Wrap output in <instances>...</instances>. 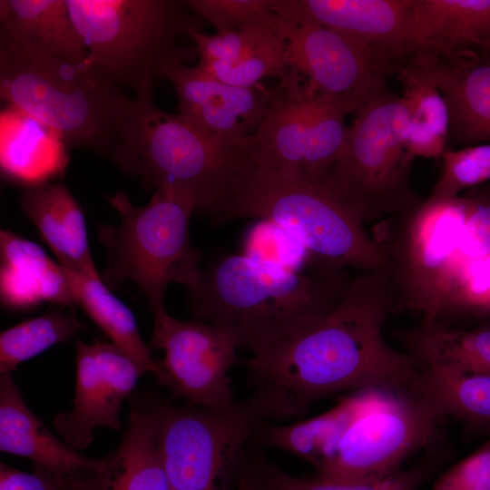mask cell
I'll use <instances>...</instances> for the list:
<instances>
[{
    "mask_svg": "<svg viewBox=\"0 0 490 490\" xmlns=\"http://www.w3.org/2000/svg\"><path fill=\"white\" fill-rule=\"evenodd\" d=\"M387 271L358 273L334 307L286 340L243 361L273 419L303 415L315 402L345 390L408 387L419 365L391 348L382 328L396 311Z\"/></svg>",
    "mask_w": 490,
    "mask_h": 490,
    "instance_id": "obj_1",
    "label": "cell"
},
{
    "mask_svg": "<svg viewBox=\"0 0 490 490\" xmlns=\"http://www.w3.org/2000/svg\"><path fill=\"white\" fill-rule=\"evenodd\" d=\"M0 96L52 129L67 148L91 152L137 176L152 86L129 98L87 60L35 56L0 44Z\"/></svg>",
    "mask_w": 490,
    "mask_h": 490,
    "instance_id": "obj_2",
    "label": "cell"
},
{
    "mask_svg": "<svg viewBox=\"0 0 490 490\" xmlns=\"http://www.w3.org/2000/svg\"><path fill=\"white\" fill-rule=\"evenodd\" d=\"M345 272L288 270L243 254H225L201 270L190 290L194 319L225 331L239 349L259 355L328 312L348 280Z\"/></svg>",
    "mask_w": 490,
    "mask_h": 490,
    "instance_id": "obj_3",
    "label": "cell"
},
{
    "mask_svg": "<svg viewBox=\"0 0 490 490\" xmlns=\"http://www.w3.org/2000/svg\"><path fill=\"white\" fill-rule=\"evenodd\" d=\"M211 215L215 223L247 217L269 220L298 241L318 269L358 273L390 270L365 220L327 177L251 164L233 194Z\"/></svg>",
    "mask_w": 490,
    "mask_h": 490,
    "instance_id": "obj_4",
    "label": "cell"
},
{
    "mask_svg": "<svg viewBox=\"0 0 490 490\" xmlns=\"http://www.w3.org/2000/svg\"><path fill=\"white\" fill-rule=\"evenodd\" d=\"M120 215L118 225L99 228L108 263L102 275L106 286L132 281L147 299L152 315L165 309L169 284L193 289L202 255L190 242V220L196 208L189 197L157 189L144 206L132 204L122 191L109 197Z\"/></svg>",
    "mask_w": 490,
    "mask_h": 490,
    "instance_id": "obj_5",
    "label": "cell"
},
{
    "mask_svg": "<svg viewBox=\"0 0 490 490\" xmlns=\"http://www.w3.org/2000/svg\"><path fill=\"white\" fill-rule=\"evenodd\" d=\"M66 4L87 49V61L136 94L153 86L169 64L183 62L177 39L201 30L185 1L66 0Z\"/></svg>",
    "mask_w": 490,
    "mask_h": 490,
    "instance_id": "obj_6",
    "label": "cell"
},
{
    "mask_svg": "<svg viewBox=\"0 0 490 490\" xmlns=\"http://www.w3.org/2000/svg\"><path fill=\"white\" fill-rule=\"evenodd\" d=\"M152 421L170 490H230L257 427L270 420L256 393L221 409L154 401Z\"/></svg>",
    "mask_w": 490,
    "mask_h": 490,
    "instance_id": "obj_7",
    "label": "cell"
},
{
    "mask_svg": "<svg viewBox=\"0 0 490 490\" xmlns=\"http://www.w3.org/2000/svg\"><path fill=\"white\" fill-rule=\"evenodd\" d=\"M466 195H429L387 217L373 236L390 263L396 311L422 313L440 319L458 263L460 241L469 210Z\"/></svg>",
    "mask_w": 490,
    "mask_h": 490,
    "instance_id": "obj_8",
    "label": "cell"
},
{
    "mask_svg": "<svg viewBox=\"0 0 490 490\" xmlns=\"http://www.w3.org/2000/svg\"><path fill=\"white\" fill-rule=\"evenodd\" d=\"M343 151L326 176L365 220L393 216L421 198L410 183L414 157L406 148L409 117L387 88L354 113Z\"/></svg>",
    "mask_w": 490,
    "mask_h": 490,
    "instance_id": "obj_9",
    "label": "cell"
},
{
    "mask_svg": "<svg viewBox=\"0 0 490 490\" xmlns=\"http://www.w3.org/2000/svg\"><path fill=\"white\" fill-rule=\"evenodd\" d=\"M251 164L242 147L208 134L154 102L149 106L137 172L149 188L181 193L211 214L233 194Z\"/></svg>",
    "mask_w": 490,
    "mask_h": 490,
    "instance_id": "obj_10",
    "label": "cell"
},
{
    "mask_svg": "<svg viewBox=\"0 0 490 490\" xmlns=\"http://www.w3.org/2000/svg\"><path fill=\"white\" fill-rule=\"evenodd\" d=\"M444 420L410 386L380 390L345 430L317 476L338 482L387 476L434 443Z\"/></svg>",
    "mask_w": 490,
    "mask_h": 490,
    "instance_id": "obj_11",
    "label": "cell"
},
{
    "mask_svg": "<svg viewBox=\"0 0 490 490\" xmlns=\"http://www.w3.org/2000/svg\"><path fill=\"white\" fill-rule=\"evenodd\" d=\"M304 84L279 83L270 90L266 115L244 142L252 165L298 169L309 176H328L343 151L351 112L345 106L304 92Z\"/></svg>",
    "mask_w": 490,
    "mask_h": 490,
    "instance_id": "obj_12",
    "label": "cell"
},
{
    "mask_svg": "<svg viewBox=\"0 0 490 490\" xmlns=\"http://www.w3.org/2000/svg\"><path fill=\"white\" fill-rule=\"evenodd\" d=\"M151 348L163 349L154 376L158 383L188 405L221 409L233 406L230 370L240 362L238 346L212 324L180 320L165 309L153 314Z\"/></svg>",
    "mask_w": 490,
    "mask_h": 490,
    "instance_id": "obj_13",
    "label": "cell"
},
{
    "mask_svg": "<svg viewBox=\"0 0 490 490\" xmlns=\"http://www.w3.org/2000/svg\"><path fill=\"white\" fill-rule=\"evenodd\" d=\"M292 68L307 79L304 92L334 101L351 113L386 87L390 74L365 46L335 30L294 24L273 13Z\"/></svg>",
    "mask_w": 490,
    "mask_h": 490,
    "instance_id": "obj_14",
    "label": "cell"
},
{
    "mask_svg": "<svg viewBox=\"0 0 490 490\" xmlns=\"http://www.w3.org/2000/svg\"><path fill=\"white\" fill-rule=\"evenodd\" d=\"M76 381L73 408L54 418L63 441L77 450L93 440L94 429L120 430L121 406L142 371L121 348L107 342L75 340Z\"/></svg>",
    "mask_w": 490,
    "mask_h": 490,
    "instance_id": "obj_15",
    "label": "cell"
},
{
    "mask_svg": "<svg viewBox=\"0 0 490 490\" xmlns=\"http://www.w3.org/2000/svg\"><path fill=\"white\" fill-rule=\"evenodd\" d=\"M412 0H274L271 12L294 24L335 30L369 50L389 73L410 57Z\"/></svg>",
    "mask_w": 490,
    "mask_h": 490,
    "instance_id": "obj_16",
    "label": "cell"
},
{
    "mask_svg": "<svg viewBox=\"0 0 490 490\" xmlns=\"http://www.w3.org/2000/svg\"><path fill=\"white\" fill-rule=\"evenodd\" d=\"M162 78L170 81L183 119L216 138L244 147L260 128L268 109L270 90L225 83L200 64H169Z\"/></svg>",
    "mask_w": 490,
    "mask_h": 490,
    "instance_id": "obj_17",
    "label": "cell"
},
{
    "mask_svg": "<svg viewBox=\"0 0 490 490\" xmlns=\"http://www.w3.org/2000/svg\"><path fill=\"white\" fill-rule=\"evenodd\" d=\"M0 450L32 460L69 487L90 485L105 463L58 439L28 408L11 373L0 377Z\"/></svg>",
    "mask_w": 490,
    "mask_h": 490,
    "instance_id": "obj_18",
    "label": "cell"
},
{
    "mask_svg": "<svg viewBox=\"0 0 490 490\" xmlns=\"http://www.w3.org/2000/svg\"><path fill=\"white\" fill-rule=\"evenodd\" d=\"M410 58L456 61L490 52V0H412Z\"/></svg>",
    "mask_w": 490,
    "mask_h": 490,
    "instance_id": "obj_19",
    "label": "cell"
},
{
    "mask_svg": "<svg viewBox=\"0 0 490 490\" xmlns=\"http://www.w3.org/2000/svg\"><path fill=\"white\" fill-rule=\"evenodd\" d=\"M447 104L449 142L465 147L490 142V52L456 61L412 57Z\"/></svg>",
    "mask_w": 490,
    "mask_h": 490,
    "instance_id": "obj_20",
    "label": "cell"
},
{
    "mask_svg": "<svg viewBox=\"0 0 490 490\" xmlns=\"http://www.w3.org/2000/svg\"><path fill=\"white\" fill-rule=\"evenodd\" d=\"M0 262V297L6 309L27 310L46 302L77 305L72 272L38 244L2 230Z\"/></svg>",
    "mask_w": 490,
    "mask_h": 490,
    "instance_id": "obj_21",
    "label": "cell"
},
{
    "mask_svg": "<svg viewBox=\"0 0 490 490\" xmlns=\"http://www.w3.org/2000/svg\"><path fill=\"white\" fill-rule=\"evenodd\" d=\"M0 44L35 56L73 63L88 59L66 0H1Z\"/></svg>",
    "mask_w": 490,
    "mask_h": 490,
    "instance_id": "obj_22",
    "label": "cell"
},
{
    "mask_svg": "<svg viewBox=\"0 0 490 490\" xmlns=\"http://www.w3.org/2000/svg\"><path fill=\"white\" fill-rule=\"evenodd\" d=\"M19 204L60 265L76 274L100 276L92 258L82 207L63 181L24 188Z\"/></svg>",
    "mask_w": 490,
    "mask_h": 490,
    "instance_id": "obj_23",
    "label": "cell"
},
{
    "mask_svg": "<svg viewBox=\"0 0 490 490\" xmlns=\"http://www.w3.org/2000/svg\"><path fill=\"white\" fill-rule=\"evenodd\" d=\"M67 147L48 126L6 106L0 113V167L5 179L24 188L53 182L69 163Z\"/></svg>",
    "mask_w": 490,
    "mask_h": 490,
    "instance_id": "obj_24",
    "label": "cell"
},
{
    "mask_svg": "<svg viewBox=\"0 0 490 490\" xmlns=\"http://www.w3.org/2000/svg\"><path fill=\"white\" fill-rule=\"evenodd\" d=\"M380 390L355 391L331 409L307 420L281 426L264 422L255 430L252 440L299 456L319 472L334 453L345 430Z\"/></svg>",
    "mask_w": 490,
    "mask_h": 490,
    "instance_id": "obj_25",
    "label": "cell"
},
{
    "mask_svg": "<svg viewBox=\"0 0 490 490\" xmlns=\"http://www.w3.org/2000/svg\"><path fill=\"white\" fill-rule=\"evenodd\" d=\"M84 490H170L151 416L133 404L120 446Z\"/></svg>",
    "mask_w": 490,
    "mask_h": 490,
    "instance_id": "obj_26",
    "label": "cell"
},
{
    "mask_svg": "<svg viewBox=\"0 0 490 490\" xmlns=\"http://www.w3.org/2000/svg\"><path fill=\"white\" fill-rule=\"evenodd\" d=\"M410 387L444 418L490 434V375L452 366L419 365Z\"/></svg>",
    "mask_w": 490,
    "mask_h": 490,
    "instance_id": "obj_27",
    "label": "cell"
},
{
    "mask_svg": "<svg viewBox=\"0 0 490 490\" xmlns=\"http://www.w3.org/2000/svg\"><path fill=\"white\" fill-rule=\"evenodd\" d=\"M398 337L418 365L452 366L490 375V324L461 329L442 320H422Z\"/></svg>",
    "mask_w": 490,
    "mask_h": 490,
    "instance_id": "obj_28",
    "label": "cell"
},
{
    "mask_svg": "<svg viewBox=\"0 0 490 490\" xmlns=\"http://www.w3.org/2000/svg\"><path fill=\"white\" fill-rule=\"evenodd\" d=\"M440 465L436 456L387 476L357 482H338L298 477L285 473L266 459L258 449H245L239 472L254 490H417Z\"/></svg>",
    "mask_w": 490,
    "mask_h": 490,
    "instance_id": "obj_29",
    "label": "cell"
},
{
    "mask_svg": "<svg viewBox=\"0 0 490 490\" xmlns=\"http://www.w3.org/2000/svg\"><path fill=\"white\" fill-rule=\"evenodd\" d=\"M403 99L409 122L406 148L414 158L442 157L449 141L450 117L441 92L422 67L410 59L400 68Z\"/></svg>",
    "mask_w": 490,
    "mask_h": 490,
    "instance_id": "obj_30",
    "label": "cell"
},
{
    "mask_svg": "<svg viewBox=\"0 0 490 490\" xmlns=\"http://www.w3.org/2000/svg\"><path fill=\"white\" fill-rule=\"evenodd\" d=\"M72 275L77 305L103 329L113 344L136 363L142 374L150 372L155 376L157 361L152 358L150 346L144 343L132 310L110 291L100 276L74 272Z\"/></svg>",
    "mask_w": 490,
    "mask_h": 490,
    "instance_id": "obj_31",
    "label": "cell"
},
{
    "mask_svg": "<svg viewBox=\"0 0 490 490\" xmlns=\"http://www.w3.org/2000/svg\"><path fill=\"white\" fill-rule=\"evenodd\" d=\"M83 326L74 310L59 309L3 331L0 335V373H12L22 362L75 337Z\"/></svg>",
    "mask_w": 490,
    "mask_h": 490,
    "instance_id": "obj_32",
    "label": "cell"
},
{
    "mask_svg": "<svg viewBox=\"0 0 490 490\" xmlns=\"http://www.w3.org/2000/svg\"><path fill=\"white\" fill-rule=\"evenodd\" d=\"M271 23L272 32L236 61L201 66L220 81L243 88L255 87L265 77L286 83L301 76L290 64L286 40L276 30L272 15Z\"/></svg>",
    "mask_w": 490,
    "mask_h": 490,
    "instance_id": "obj_33",
    "label": "cell"
},
{
    "mask_svg": "<svg viewBox=\"0 0 490 490\" xmlns=\"http://www.w3.org/2000/svg\"><path fill=\"white\" fill-rule=\"evenodd\" d=\"M449 313L490 315V253L474 259H460L440 319Z\"/></svg>",
    "mask_w": 490,
    "mask_h": 490,
    "instance_id": "obj_34",
    "label": "cell"
},
{
    "mask_svg": "<svg viewBox=\"0 0 490 490\" xmlns=\"http://www.w3.org/2000/svg\"><path fill=\"white\" fill-rule=\"evenodd\" d=\"M443 167L430 195L453 197L490 181V142L446 149Z\"/></svg>",
    "mask_w": 490,
    "mask_h": 490,
    "instance_id": "obj_35",
    "label": "cell"
},
{
    "mask_svg": "<svg viewBox=\"0 0 490 490\" xmlns=\"http://www.w3.org/2000/svg\"><path fill=\"white\" fill-rule=\"evenodd\" d=\"M246 257L275 268L302 271L312 263L307 250L276 223L260 220L248 231L244 240Z\"/></svg>",
    "mask_w": 490,
    "mask_h": 490,
    "instance_id": "obj_36",
    "label": "cell"
},
{
    "mask_svg": "<svg viewBox=\"0 0 490 490\" xmlns=\"http://www.w3.org/2000/svg\"><path fill=\"white\" fill-rule=\"evenodd\" d=\"M272 12L237 30L209 35L201 30L191 31L190 37L196 44L199 64H230L262 41L273 30Z\"/></svg>",
    "mask_w": 490,
    "mask_h": 490,
    "instance_id": "obj_37",
    "label": "cell"
},
{
    "mask_svg": "<svg viewBox=\"0 0 490 490\" xmlns=\"http://www.w3.org/2000/svg\"><path fill=\"white\" fill-rule=\"evenodd\" d=\"M217 33L237 30L271 12L274 0H186Z\"/></svg>",
    "mask_w": 490,
    "mask_h": 490,
    "instance_id": "obj_38",
    "label": "cell"
},
{
    "mask_svg": "<svg viewBox=\"0 0 490 490\" xmlns=\"http://www.w3.org/2000/svg\"><path fill=\"white\" fill-rule=\"evenodd\" d=\"M466 193L470 205L460 241V253L474 259L490 253V190L478 186Z\"/></svg>",
    "mask_w": 490,
    "mask_h": 490,
    "instance_id": "obj_39",
    "label": "cell"
},
{
    "mask_svg": "<svg viewBox=\"0 0 490 490\" xmlns=\"http://www.w3.org/2000/svg\"><path fill=\"white\" fill-rule=\"evenodd\" d=\"M430 490H490V434L476 451L442 474Z\"/></svg>",
    "mask_w": 490,
    "mask_h": 490,
    "instance_id": "obj_40",
    "label": "cell"
},
{
    "mask_svg": "<svg viewBox=\"0 0 490 490\" xmlns=\"http://www.w3.org/2000/svg\"><path fill=\"white\" fill-rule=\"evenodd\" d=\"M33 474L0 464V490H65L67 482L44 468L34 466Z\"/></svg>",
    "mask_w": 490,
    "mask_h": 490,
    "instance_id": "obj_41",
    "label": "cell"
},
{
    "mask_svg": "<svg viewBox=\"0 0 490 490\" xmlns=\"http://www.w3.org/2000/svg\"><path fill=\"white\" fill-rule=\"evenodd\" d=\"M238 490H254L248 480L240 474H238Z\"/></svg>",
    "mask_w": 490,
    "mask_h": 490,
    "instance_id": "obj_42",
    "label": "cell"
},
{
    "mask_svg": "<svg viewBox=\"0 0 490 490\" xmlns=\"http://www.w3.org/2000/svg\"><path fill=\"white\" fill-rule=\"evenodd\" d=\"M65 490H84V489L82 488V487H78V486H70V487L66 488Z\"/></svg>",
    "mask_w": 490,
    "mask_h": 490,
    "instance_id": "obj_43",
    "label": "cell"
}]
</instances>
